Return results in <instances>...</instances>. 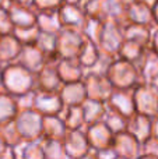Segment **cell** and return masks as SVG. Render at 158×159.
Wrapping results in <instances>:
<instances>
[{
	"mask_svg": "<svg viewBox=\"0 0 158 159\" xmlns=\"http://www.w3.org/2000/svg\"><path fill=\"white\" fill-rule=\"evenodd\" d=\"M3 89L14 98L24 96L35 91V74L18 63L3 67Z\"/></svg>",
	"mask_w": 158,
	"mask_h": 159,
	"instance_id": "1",
	"label": "cell"
},
{
	"mask_svg": "<svg viewBox=\"0 0 158 159\" xmlns=\"http://www.w3.org/2000/svg\"><path fill=\"white\" fill-rule=\"evenodd\" d=\"M31 4H25L21 2L3 3V6L7 8L8 14H10L14 28L27 30V28H32L36 25V13H34L32 10H28V6Z\"/></svg>",
	"mask_w": 158,
	"mask_h": 159,
	"instance_id": "2",
	"label": "cell"
},
{
	"mask_svg": "<svg viewBox=\"0 0 158 159\" xmlns=\"http://www.w3.org/2000/svg\"><path fill=\"white\" fill-rule=\"evenodd\" d=\"M64 107L59 92H44L35 91L34 109L44 116H56Z\"/></svg>",
	"mask_w": 158,
	"mask_h": 159,
	"instance_id": "3",
	"label": "cell"
},
{
	"mask_svg": "<svg viewBox=\"0 0 158 159\" xmlns=\"http://www.w3.org/2000/svg\"><path fill=\"white\" fill-rule=\"evenodd\" d=\"M22 48L24 45L13 34L0 36V66L6 67L11 63H16L22 52Z\"/></svg>",
	"mask_w": 158,
	"mask_h": 159,
	"instance_id": "4",
	"label": "cell"
},
{
	"mask_svg": "<svg viewBox=\"0 0 158 159\" xmlns=\"http://www.w3.org/2000/svg\"><path fill=\"white\" fill-rule=\"evenodd\" d=\"M128 133H130L142 145H144L151 137H153V120L144 115H134L129 120Z\"/></svg>",
	"mask_w": 158,
	"mask_h": 159,
	"instance_id": "5",
	"label": "cell"
},
{
	"mask_svg": "<svg viewBox=\"0 0 158 159\" xmlns=\"http://www.w3.org/2000/svg\"><path fill=\"white\" fill-rule=\"evenodd\" d=\"M17 115H18L17 98L6 92L4 89H0V126L14 121Z\"/></svg>",
	"mask_w": 158,
	"mask_h": 159,
	"instance_id": "6",
	"label": "cell"
},
{
	"mask_svg": "<svg viewBox=\"0 0 158 159\" xmlns=\"http://www.w3.org/2000/svg\"><path fill=\"white\" fill-rule=\"evenodd\" d=\"M64 124H66L69 131H76L80 130V127L86 123V117H84V112L81 106H73L67 107V115L64 117Z\"/></svg>",
	"mask_w": 158,
	"mask_h": 159,
	"instance_id": "7",
	"label": "cell"
},
{
	"mask_svg": "<svg viewBox=\"0 0 158 159\" xmlns=\"http://www.w3.org/2000/svg\"><path fill=\"white\" fill-rule=\"evenodd\" d=\"M14 31V25L11 22L10 14H8L7 8L0 3V36L3 35H10Z\"/></svg>",
	"mask_w": 158,
	"mask_h": 159,
	"instance_id": "8",
	"label": "cell"
},
{
	"mask_svg": "<svg viewBox=\"0 0 158 159\" xmlns=\"http://www.w3.org/2000/svg\"><path fill=\"white\" fill-rule=\"evenodd\" d=\"M153 14H154V21L158 25V3H154L153 6Z\"/></svg>",
	"mask_w": 158,
	"mask_h": 159,
	"instance_id": "9",
	"label": "cell"
},
{
	"mask_svg": "<svg viewBox=\"0 0 158 159\" xmlns=\"http://www.w3.org/2000/svg\"><path fill=\"white\" fill-rule=\"evenodd\" d=\"M0 88L3 89V67L0 66Z\"/></svg>",
	"mask_w": 158,
	"mask_h": 159,
	"instance_id": "10",
	"label": "cell"
},
{
	"mask_svg": "<svg viewBox=\"0 0 158 159\" xmlns=\"http://www.w3.org/2000/svg\"><path fill=\"white\" fill-rule=\"evenodd\" d=\"M116 159H123V158H119V157H118V158H116Z\"/></svg>",
	"mask_w": 158,
	"mask_h": 159,
	"instance_id": "11",
	"label": "cell"
}]
</instances>
